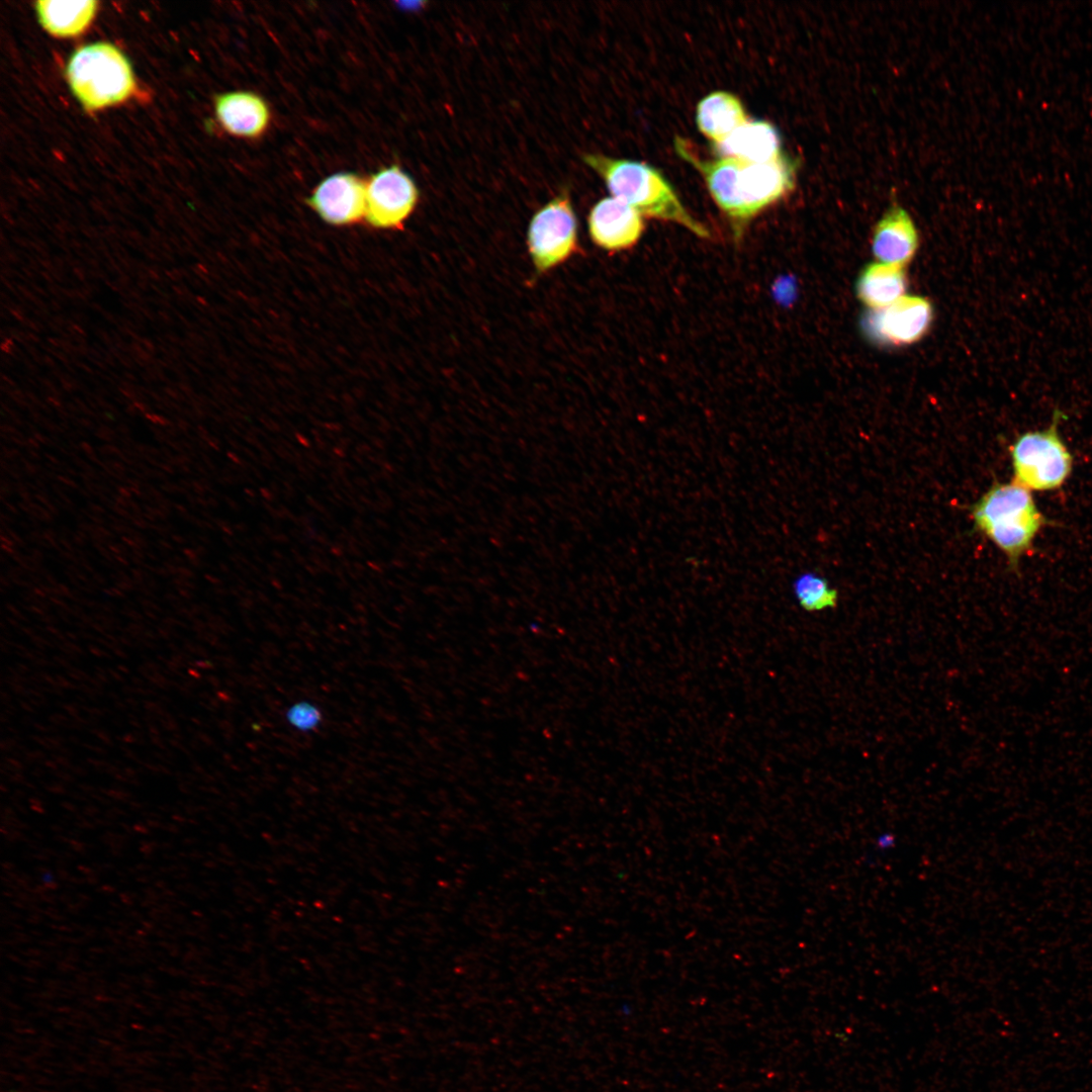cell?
Masks as SVG:
<instances>
[{
    "label": "cell",
    "instance_id": "1",
    "mask_svg": "<svg viewBox=\"0 0 1092 1092\" xmlns=\"http://www.w3.org/2000/svg\"><path fill=\"white\" fill-rule=\"evenodd\" d=\"M677 155L704 178L718 207L728 218L735 243H740L750 221L795 186L797 162L786 154L765 163L731 157L700 158L687 141L674 140Z\"/></svg>",
    "mask_w": 1092,
    "mask_h": 1092
},
{
    "label": "cell",
    "instance_id": "2",
    "mask_svg": "<svg viewBox=\"0 0 1092 1092\" xmlns=\"http://www.w3.org/2000/svg\"><path fill=\"white\" fill-rule=\"evenodd\" d=\"M582 159L604 180L613 197L642 216L679 224L702 239L711 238L708 228L689 212L671 184L654 167L602 154H586Z\"/></svg>",
    "mask_w": 1092,
    "mask_h": 1092
},
{
    "label": "cell",
    "instance_id": "3",
    "mask_svg": "<svg viewBox=\"0 0 1092 1092\" xmlns=\"http://www.w3.org/2000/svg\"><path fill=\"white\" fill-rule=\"evenodd\" d=\"M975 527L986 535L1017 569L1046 523L1031 491L1014 480L995 482L973 506Z\"/></svg>",
    "mask_w": 1092,
    "mask_h": 1092
},
{
    "label": "cell",
    "instance_id": "4",
    "mask_svg": "<svg viewBox=\"0 0 1092 1092\" xmlns=\"http://www.w3.org/2000/svg\"><path fill=\"white\" fill-rule=\"evenodd\" d=\"M66 73L74 95L88 110L120 103L135 87L128 61L108 42H95L75 51Z\"/></svg>",
    "mask_w": 1092,
    "mask_h": 1092
},
{
    "label": "cell",
    "instance_id": "5",
    "mask_svg": "<svg viewBox=\"0 0 1092 1092\" xmlns=\"http://www.w3.org/2000/svg\"><path fill=\"white\" fill-rule=\"evenodd\" d=\"M1066 419L1055 410L1046 429L1020 434L1010 446L1013 480L1025 488L1048 491L1060 488L1073 470V456L1059 433Z\"/></svg>",
    "mask_w": 1092,
    "mask_h": 1092
},
{
    "label": "cell",
    "instance_id": "6",
    "mask_svg": "<svg viewBox=\"0 0 1092 1092\" xmlns=\"http://www.w3.org/2000/svg\"><path fill=\"white\" fill-rule=\"evenodd\" d=\"M528 247L538 272L565 261L577 247V223L567 190L538 210L528 230Z\"/></svg>",
    "mask_w": 1092,
    "mask_h": 1092
},
{
    "label": "cell",
    "instance_id": "7",
    "mask_svg": "<svg viewBox=\"0 0 1092 1092\" xmlns=\"http://www.w3.org/2000/svg\"><path fill=\"white\" fill-rule=\"evenodd\" d=\"M419 198L414 180L398 166L382 168L366 182L367 222L376 229H400Z\"/></svg>",
    "mask_w": 1092,
    "mask_h": 1092
},
{
    "label": "cell",
    "instance_id": "8",
    "mask_svg": "<svg viewBox=\"0 0 1092 1092\" xmlns=\"http://www.w3.org/2000/svg\"><path fill=\"white\" fill-rule=\"evenodd\" d=\"M933 318L930 301L918 295H904L882 309L871 310L863 331L876 343L887 346L911 345L928 332Z\"/></svg>",
    "mask_w": 1092,
    "mask_h": 1092
},
{
    "label": "cell",
    "instance_id": "9",
    "mask_svg": "<svg viewBox=\"0 0 1092 1092\" xmlns=\"http://www.w3.org/2000/svg\"><path fill=\"white\" fill-rule=\"evenodd\" d=\"M306 202L330 224H354L365 218L366 182L354 173L334 174L315 187Z\"/></svg>",
    "mask_w": 1092,
    "mask_h": 1092
},
{
    "label": "cell",
    "instance_id": "10",
    "mask_svg": "<svg viewBox=\"0 0 1092 1092\" xmlns=\"http://www.w3.org/2000/svg\"><path fill=\"white\" fill-rule=\"evenodd\" d=\"M643 231V216L613 196L597 202L588 215V232L593 242L607 251L617 252L634 247Z\"/></svg>",
    "mask_w": 1092,
    "mask_h": 1092
},
{
    "label": "cell",
    "instance_id": "11",
    "mask_svg": "<svg viewBox=\"0 0 1092 1092\" xmlns=\"http://www.w3.org/2000/svg\"><path fill=\"white\" fill-rule=\"evenodd\" d=\"M918 243L912 217L903 207L894 205L874 228L872 251L878 262L905 267L915 256Z\"/></svg>",
    "mask_w": 1092,
    "mask_h": 1092
},
{
    "label": "cell",
    "instance_id": "12",
    "mask_svg": "<svg viewBox=\"0 0 1092 1092\" xmlns=\"http://www.w3.org/2000/svg\"><path fill=\"white\" fill-rule=\"evenodd\" d=\"M216 117L230 133L241 138H258L267 128L269 108L259 95L248 91H235L215 98Z\"/></svg>",
    "mask_w": 1092,
    "mask_h": 1092
},
{
    "label": "cell",
    "instance_id": "13",
    "mask_svg": "<svg viewBox=\"0 0 1092 1092\" xmlns=\"http://www.w3.org/2000/svg\"><path fill=\"white\" fill-rule=\"evenodd\" d=\"M715 147L720 157H731L749 163L769 162L783 154L778 130L771 123L763 120H748Z\"/></svg>",
    "mask_w": 1092,
    "mask_h": 1092
},
{
    "label": "cell",
    "instance_id": "14",
    "mask_svg": "<svg viewBox=\"0 0 1092 1092\" xmlns=\"http://www.w3.org/2000/svg\"><path fill=\"white\" fill-rule=\"evenodd\" d=\"M747 121L742 102L730 92H712L697 105V126L714 146L723 143Z\"/></svg>",
    "mask_w": 1092,
    "mask_h": 1092
},
{
    "label": "cell",
    "instance_id": "15",
    "mask_svg": "<svg viewBox=\"0 0 1092 1092\" xmlns=\"http://www.w3.org/2000/svg\"><path fill=\"white\" fill-rule=\"evenodd\" d=\"M906 287L904 267L874 262L860 271L855 292L860 302L876 310L887 307L904 296Z\"/></svg>",
    "mask_w": 1092,
    "mask_h": 1092
},
{
    "label": "cell",
    "instance_id": "16",
    "mask_svg": "<svg viewBox=\"0 0 1092 1092\" xmlns=\"http://www.w3.org/2000/svg\"><path fill=\"white\" fill-rule=\"evenodd\" d=\"M97 2L37 1L35 9L40 24L56 36H74L84 31L92 21Z\"/></svg>",
    "mask_w": 1092,
    "mask_h": 1092
},
{
    "label": "cell",
    "instance_id": "17",
    "mask_svg": "<svg viewBox=\"0 0 1092 1092\" xmlns=\"http://www.w3.org/2000/svg\"><path fill=\"white\" fill-rule=\"evenodd\" d=\"M793 594L797 602L807 612H820L837 605L838 594L821 575L807 571L800 573L793 581Z\"/></svg>",
    "mask_w": 1092,
    "mask_h": 1092
},
{
    "label": "cell",
    "instance_id": "18",
    "mask_svg": "<svg viewBox=\"0 0 1092 1092\" xmlns=\"http://www.w3.org/2000/svg\"><path fill=\"white\" fill-rule=\"evenodd\" d=\"M287 722L297 730L310 731L315 729L322 721L321 711L316 706L308 702H298L289 707L286 713Z\"/></svg>",
    "mask_w": 1092,
    "mask_h": 1092
}]
</instances>
